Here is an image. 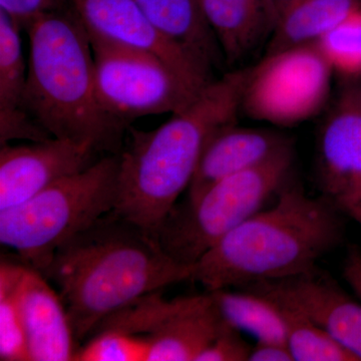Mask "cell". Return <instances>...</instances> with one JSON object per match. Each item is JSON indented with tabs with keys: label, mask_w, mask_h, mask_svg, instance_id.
<instances>
[{
	"label": "cell",
	"mask_w": 361,
	"mask_h": 361,
	"mask_svg": "<svg viewBox=\"0 0 361 361\" xmlns=\"http://www.w3.org/2000/svg\"><path fill=\"white\" fill-rule=\"evenodd\" d=\"M192 267L113 210L59 247L42 274L56 285L75 341H82L104 318L141 297L191 281Z\"/></svg>",
	"instance_id": "obj_1"
},
{
	"label": "cell",
	"mask_w": 361,
	"mask_h": 361,
	"mask_svg": "<svg viewBox=\"0 0 361 361\" xmlns=\"http://www.w3.org/2000/svg\"><path fill=\"white\" fill-rule=\"evenodd\" d=\"M244 78L245 70H237L214 80L155 130L130 128L127 146L118 154L116 212L157 236L191 184L211 137L236 123Z\"/></svg>",
	"instance_id": "obj_2"
},
{
	"label": "cell",
	"mask_w": 361,
	"mask_h": 361,
	"mask_svg": "<svg viewBox=\"0 0 361 361\" xmlns=\"http://www.w3.org/2000/svg\"><path fill=\"white\" fill-rule=\"evenodd\" d=\"M274 206L228 233L192 267L191 281L207 291L241 288L305 272L341 245V213L324 197L312 198L300 185L286 184Z\"/></svg>",
	"instance_id": "obj_3"
},
{
	"label": "cell",
	"mask_w": 361,
	"mask_h": 361,
	"mask_svg": "<svg viewBox=\"0 0 361 361\" xmlns=\"http://www.w3.org/2000/svg\"><path fill=\"white\" fill-rule=\"evenodd\" d=\"M25 30L30 116L51 137L89 145L97 153L120 154L127 127L97 99L89 32L71 4L39 16Z\"/></svg>",
	"instance_id": "obj_4"
},
{
	"label": "cell",
	"mask_w": 361,
	"mask_h": 361,
	"mask_svg": "<svg viewBox=\"0 0 361 361\" xmlns=\"http://www.w3.org/2000/svg\"><path fill=\"white\" fill-rule=\"evenodd\" d=\"M118 154L94 161L20 205L0 211V242L40 273L59 247L115 209Z\"/></svg>",
	"instance_id": "obj_5"
},
{
	"label": "cell",
	"mask_w": 361,
	"mask_h": 361,
	"mask_svg": "<svg viewBox=\"0 0 361 361\" xmlns=\"http://www.w3.org/2000/svg\"><path fill=\"white\" fill-rule=\"evenodd\" d=\"M293 159L290 147L261 165L219 180L197 200L176 204L157 234L161 245L178 262L193 266L279 193Z\"/></svg>",
	"instance_id": "obj_6"
},
{
	"label": "cell",
	"mask_w": 361,
	"mask_h": 361,
	"mask_svg": "<svg viewBox=\"0 0 361 361\" xmlns=\"http://www.w3.org/2000/svg\"><path fill=\"white\" fill-rule=\"evenodd\" d=\"M334 75L317 44L266 54L245 68L240 110L252 120L294 127L326 106Z\"/></svg>",
	"instance_id": "obj_7"
},
{
	"label": "cell",
	"mask_w": 361,
	"mask_h": 361,
	"mask_svg": "<svg viewBox=\"0 0 361 361\" xmlns=\"http://www.w3.org/2000/svg\"><path fill=\"white\" fill-rule=\"evenodd\" d=\"M90 39L97 99L109 116L126 127L141 116L179 113L200 94L155 54L92 35Z\"/></svg>",
	"instance_id": "obj_8"
},
{
	"label": "cell",
	"mask_w": 361,
	"mask_h": 361,
	"mask_svg": "<svg viewBox=\"0 0 361 361\" xmlns=\"http://www.w3.org/2000/svg\"><path fill=\"white\" fill-rule=\"evenodd\" d=\"M68 1L90 35L155 54L196 94L213 82L212 71L164 35L134 0Z\"/></svg>",
	"instance_id": "obj_9"
},
{
	"label": "cell",
	"mask_w": 361,
	"mask_h": 361,
	"mask_svg": "<svg viewBox=\"0 0 361 361\" xmlns=\"http://www.w3.org/2000/svg\"><path fill=\"white\" fill-rule=\"evenodd\" d=\"M295 311L329 332L361 360V303L356 302L318 266L282 279L241 287Z\"/></svg>",
	"instance_id": "obj_10"
},
{
	"label": "cell",
	"mask_w": 361,
	"mask_h": 361,
	"mask_svg": "<svg viewBox=\"0 0 361 361\" xmlns=\"http://www.w3.org/2000/svg\"><path fill=\"white\" fill-rule=\"evenodd\" d=\"M322 197L348 212L361 198V87L349 84L339 92L325 118L317 158Z\"/></svg>",
	"instance_id": "obj_11"
},
{
	"label": "cell",
	"mask_w": 361,
	"mask_h": 361,
	"mask_svg": "<svg viewBox=\"0 0 361 361\" xmlns=\"http://www.w3.org/2000/svg\"><path fill=\"white\" fill-rule=\"evenodd\" d=\"M97 152L89 145L51 137L0 148V211L23 203L42 190L92 166Z\"/></svg>",
	"instance_id": "obj_12"
},
{
	"label": "cell",
	"mask_w": 361,
	"mask_h": 361,
	"mask_svg": "<svg viewBox=\"0 0 361 361\" xmlns=\"http://www.w3.org/2000/svg\"><path fill=\"white\" fill-rule=\"evenodd\" d=\"M225 323L210 292L174 299L161 295L147 334V361H196Z\"/></svg>",
	"instance_id": "obj_13"
},
{
	"label": "cell",
	"mask_w": 361,
	"mask_h": 361,
	"mask_svg": "<svg viewBox=\"0 0 361 361\" xmlns=\"http://www.w3.org/2000/svg\"><path fill=\"white\" fill-rule=\"evenodd\" d=\"M290 147L291 140L275 130L236 123L223 128L204 149L185 201L197 200L219 180L261 165Z\"/></svg>",
	"instance_id": "obj_14"
},
{
	"label": "cell",
	"mask_w": 361,
	"mask_h": 361,
	"mask_svg": "<svg viewBox=\"0 0 361 361\" xmlns=\"http://www.w3.org/2000/svg\"><path fill=\"white\" fill-rule=\"evenodd\" d=\"M32 266L21 280L20 302L30 360L68 361L75 358V336L59 292Z\"/></svg>",
	"instance_id": "obj_15"
},
{
	"label": "cell",
	"mask_w": 361,
	"mask_h": 361,
	"mask_svg": "<svg viewBox=\"0 0 361 361\" xmlns=\"http://www.w3.org/2000/svg\"><path fill=\"white\" fill-rule=\"evenodd\" d=\"M20 25L0 11V145L13 140L42 142L49 134L28 113L25 61Z\"/></svg>",
	"instance_id": "obj_16"
},
{
	"label": "cell",
	"mask_w": 361,
	"mask_h": 361,
	"mask_svg": "<svg viewBox=\"0 0 361 361\" xmlns=\"http://www.w3.org/2000/svg\"><path fill=\"white\" fill-rule=\"evenodd\" d=\"M223 58L235 63L271 37L275 20L266 0H200Z\"/></svg>",
	"instance_id": "obj_17"
},
{
	"label": "cell",
	"mask_w": 361,
	"mask_h": 361,
	"mask_svg": "<svg viewBox=\"0 0 361 361\" xmlns=\"http://www.w3.org/2000/svg\"><path fill=\"white\" fill-rule=\"evenodd\" d=\"M149 20L169 39L212 71L223 58L207 23L200 0H134Z\"/></svg>",
	"instance_id": "obj_18"
},
{
	"label": "cell",
	"mask_w": 361,
	"mask_h": 361,
	"mask_svg": "<svg viewBox=\"0 0 361 361\" xmlns=\"http://www.w3.org/2000/svg\"><path fill=\"white\" fill-rule=\"evenodd\" d=\"M360 9L361 0H297L278 18L266 54L317 44Z\"/></svg>",
	"instance_id": "obj_19"
},
{
	"label": "cell",
	"mask_w": 361,
	"mask_h": 361,
	"mask_svg": "<svg viewBox=\"0 0 361 361\" xmlns=\"http://www.w3.org/2000/svg\"><path fill=\"white\" fill-rule=\"evenodd\" d=\"M212 294L226 322L245 331L260 342L287 344L286 325L276 303L259 294L229 289L208 291Z\"/></svg>",
	"instance_id": "obj_20"
},
{
	"label": "cell",
	"mask_w": 361,
	"mask_h": 361,
	"mask_svg": "<svg viewBox=\"0 0 361 361\" xmlns=\"http://www.w3.org/2000/svg\"><path fill=\"white\" fill-rule=\"evenodd\" d=\"M26 265L2 258L0 263V360H30L20 302L21 280Z\"/></svg>",
	"instance_id": "obj_21"
},
{
	"label": "cell",
	"mask_w": 361,
	"mask_h": 361,
	"mask_svg": "<svg viewBox=\"0 0 361 361\" xmlns=\"http://www.w3.org/2000/svg\"><path fill=\"white\" fill-rule=\"evenodd\" d=\"M278 306L284 317L287 346L294 360L360 361L329 332L295 311Z\"/></svg>",
	"instance_id": "obj_22"
},
{
	"label": "cell",
	"mask_w": 361,
	"mask_h": 361,
	"mask_svg": "<svg viewBox=\"0 0 361 361\" xmlns=\"http://www.w3.org/2000/svg\"><path fill=\"white\" fill-rule=\"evenodd\" d=\"M317 45L334 73L350 80L361 78V9L330 30Z\"/></svg>",
	"instance_id": "obj_23"
},
{
	"label": "cell",
	"mask_w": 361,
	"mask_h": 361,
	"mask_svg": "<svg viewBox=\"0 0 361 361\" xmlns=\"http://www.w3.org/2000/svg\"><path fill=\"white\" fill-rule=\"evenodd\" d=\"M77 349V361H147L149 341L147 336H133L116 330H101Z\"/></svg>",
	"instance_id": "obj_24"
},
{
	"label": "cell",
	"mask_w": 361,
	"mask_h": 361,
	"mask_svg": "<svg viewBox=\"0 0 361 361\" xmlns=\"http://www.w3.org/2000/svg\"><path fill=\"white\" fill-rule=\"evenodd\" d=\"M240 332L226 322L219 334L205 350L202 351L196 361L248 360L252 348Z\"/></svg>",
	"instance_id": "obj_25"
},
{
	"label": "cell",
	"mask_w": 361,
	"mask_h": 361,
	"mask_svg": "<svg viewBox=\"0 0 361 361\" xmlns=\"http://www.w3.org/2000/svg\"><path fill=\"white\" fill-rule=\"evenodd\" d=\"M68 4V0H0V11H4L21 30H26L39 16Z\"/></svg>",
	"instance_id": "obj_26"
},
{
	"label": "cell",
	"mask_w": 361,
	"mask_h": 361,
	"mask_svg": "<svg viewBox=\"0 0 361 361\" xmlns=\"http://www.w3.org/2000/svg\"><path fill=\"white\" fill-rule=\"evenodd\" d=\"M287 344L275 342H256L251 348L248 361H293Z\"/></svg>",
	"instance_id": "obj_27"
},
{
	"label": "cell",
	"mask_w": 361,
	"mask_h": 361,
	"mask_svg": "<svg viewBox=\"0 0 361 361\" xmlns=\"http://www.w3.org/2000/svg\"><path fill=\"white\" fill-rule=\"evenodd\" d=\"M342 275L356 296L361 300V249L353 245L348 248L344 259Z\"/></svg>",
	"instance_id": "obj_28"
},
{
	"label": "cell",
	"mask_w": 361,
	"mask_h": 361,
	"mask_svg": "<svg viewBox=\"0 0 361 361\" xmlns=\"http://www.w3.org/2000/svg\"><path fill=\"white\" fill-rule=\"evenodd\" d=\"M266 1H267L270 13L272 14L273 18H274L275 25H276V21L280 14L283 13L287 7L291 6L297 0H266Z\"/></svg>",
	"instance_id": "obj_29"
},
{
	"label": "cell",
	"mask_w": 361,
	"mask_h": 361,
	"mask_svg": "<svg viewBox=\"0 0 361 361\" xmlns=\"http://www.w3.org/2000/svg\"><path fill=\"white\" fill-rule=\"evenodd\" d=\"M345 214H348L353 219H355L361 227V198L358 200L357 203H355L351 208H349Z\"/></svg>",
	"instance_id": "obj_30"
}]
</instances>
